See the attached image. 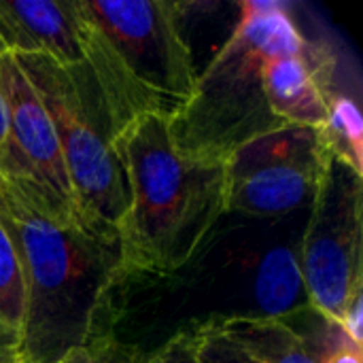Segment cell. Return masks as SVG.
Listing matches in <instances>:
<instances>
[{
    "label": "cell",
    "mask_w": 363,
    "mask_h": 363,
    "mask_svg": "<svg viewBox=\"0 0 363 363\" xmlns=\"http://www.w3.org/2000/svg\"><path fill=\"white\" fill-rule=\"evenodd\" d=\"M328 160L311 125H281L236 147L223 162L225 213L268 219L311 204Z\"/></svg>",
    "instance_id": "52a82bcc"
},
{
    "label": "cell",
    "mask_w": 363,
    "mask_h": 363,
    "mask_svg": "<svg viewBox=\"0 0 363 363\" xmlns=\"http://www.w3.org/2000/svg\"><path fill=\"white\" fill-rule=\"evenodd\" d=\"M0 223L26 289V315L11 355L21 363H60L94 336L104 296L128 272L121 238L51 217L2 174Z\"/></svg>",
    "instance_id": "6da1fadb"
},
{
    "label": "cell",
    "mask_w": 363,
    "mask_h": 363,
    "mask_svg": "<svg viewBox=\"0 0 363 363\" xmlns=\"http://www.w3.org/2000/svg\"><path fill=\"white\" fill-rule=\"evenodd\" d=\"M4 45L0 40V55L4 53ZM4 138H6V108H4V98H2V91H0V147L4 145Z\"/></svg>",
    "instance_id": "2e32d148"
},
{
    "label": "cell",
    "mask_w": 363,
    "mask_h": 363,
    "mask_svg": "<svg viewBox=\"0 0 363 363\" xmlns=\"http://www.w3.org/2000/svg\"><path fill=\"white\" fill-rule=\"evenodd\" d=\"M362 208L363 177L330 155L311 202L298 274L311 306L340 330L362 298Z\"/></svg>",
    "instance_id": "8992f818"
},
{
    "label": "cell",
    "mask_w": 363,
    "mask_h": 363,
    "mask_svg": "<svg viewBox=\"0 0 363 363\" xmlns=\"http://www.w3.org/2000/svg\"><path fill=\"white\" fill-rule=\"evenodd\" d=\"M85 57L123 125L143 113L177 117L196 87L191 49L166 0H77Z\"/></svg>",
    "instance_id": "277c9868"
},
{
    "label": "cell",
    "mask_w": 363,
    "mask_h": 363,
    "mask_svg": "<svg viewBox=\"0 0 363 363\" xmlns=\"http://www.w3.org/2000/svg\"><path fill=\"white\" fill-rule=\"evenodd\" d=\"M196 363H321L279 317H213L191 332Z\"/></svg>",
    "instance_id": "9c48e42d"
},
{
    "label": "cell",
    "mask_w": 363,
    "mask_h": 363,
    "mask_svg": "<svg viewBox=\"0 0 363 363\" xmlns=\"http://www.w3.org/2000/svg\"><path fill=\"white\" fill-rule=\"evenodd\" d=\"M0 91L6 108L0 174L17 183L51 217L85 225L77 211L55 128L9 51L0 55Z\"/></svg>",
    "instance_id": "ba28073f"
},
{
    "label": "cell",
    "mask_w": 363,
    "mask_h": 363,
    "mask_svg": "<svg viewBox=\"0 0 363 363\" xmlns=\"http://www.w3.org/2000/svg\"><path fill=\"white\" fill-rule=\"evenodd\" d=\"M130 204L119 225L125 270L172 274L225 213L223 162L183 153L170 119L143 113L117 136Z\"/></svg>",
    "instance_id": "7a4b0ae2"
},
{
    "label": "cell",
    "mask_w": 363,
    "mask_h": 363,
    "mask_svg": "<svg viewBox=\"0 0 363 363\" xmlns=\"http://www.w3.org/2000/svg\"><path fill=\"white\" fill-rule=\"evenodd\" d=\"M328 55L317 45L300 43L274 53L264 68V94L270 113L285 125L323 128L330 111L325 85Z\"/></svg>",
    "instance_id": "8fae6325"
},
{
    "label": "cell",
    "mask_w": 363,
    "mask_h": 363,
    "mask_svg": "<svg viewBox=\"0 0 363 363\" xmlns=\"http://www.w3.org/2000/svg\"><path fill=\"white\" fill-rule=\"evenodd\" d=\"M43 102L62 149L81 221L117 232L130 194L117 153L121 123L89 62L60 64L47 55L11 53Z\"/></svg>",
    "instance_id": "5b68a950"
},
{
    "label": "cell",
    "mask_w": 363,
    "mask_h": 363,
    "mask_svg": "<svg viewBox=\"0 0 363 363\" xmlns=\"http://www.w3.org/2000/svg\"><path fill=\"white\" fill-rule=\"evenodd\" d=\"M26 315V289L15 247L0 223V349L13 351Z\"/></svg>",
    "instance_id": "4fadbf2b"
},
{
    "label": "cell",
    "mask_w": 363,
    "mask_h": 363,
    "mask_svg": "<svg viewBox=\"0 0 363 363\" xmlns=\"http://www.w3.org/2000/svg\"><path fill=\"white\" fill-rule=\"evenodd\" d=\"M0 40L15 55H47L72 66L85 57L77 0H0Z\"/></svg>",
    "instance_id": "30bf717a"
},
{
    "label": "cell",
    "mask_w": 363,
    "mask_h": 363,
    "mask_svg": "<svg viewBox=\"0 0 363 363\" xmlns=\"http://www.w3.org/2000/svg\"><path fill=\"white\" fill-rule=\"evenodd\" d=\"M0 363H21V362H19V359H15L11 353H4V355L0 357Z\"/></svg>",
    "instance_id": "e0dca14e"
},
{
    "label": "cell",
    "mask_w": 363,
    "mask_h": 363,
    "mask_svg": "<svg viewBox=\"0 0 363 363\" xmlns=\"http://www.w3.org/2000/svg\"><path fill=\"white\" fill-rule=\"evenodd\" d=\"M230 38L198 74L187 106L170 119L174 145L194 157L225 162L240 145L281 123L264 94L266 62L304 36L283 2H240Z\"/></svg>",
    "instance_id": "3957f363"
},
{
    "label": "cell",
    "mask_w": 363,
    "mask_h": 363,
    "mask_svg": "<svg viewBox=\"0 0 363 363\" xmlns=\"http://www.w3.org/2000/svg\"><path fill=\"white\" fill-rule=\"evenodd\" d=\"M321 130L325 149L363 177V119L353 98L332 94L328 121Z\"/></svg>",
    "instance_id": "7c38bea8"
},
{
    "label": "cell",
    "mask_w": 363,
    "mask_h": 363,
    "mask_svg": "<svg viewBox=\"0 0 363 363\" xmlns=\"http://www.w3.org/2000/svg\"><path fill=\"white\" fill-rule=\"evenodd\" d=\"M138 363H196L191 332L177 334L147 359H138Z\"/></svg>",
    "instance_id": "9a60e30c"
},
{
    "label": "cell",
    "mask_w": 363,
    "mask_h": 363,
    "mask_svg": "<svg viewBox=\"0 0 363 363\" xmlns=\"http://www.w3.org/2000/svg\"><path fill=\"white\" fill-rule=\"evenodd\" d=\"M60 363H138L130 347L113 336H91L83 347L72 349Z\"/></svg>",
    "instance_id": "5bb4252c"
}]
</instances>
